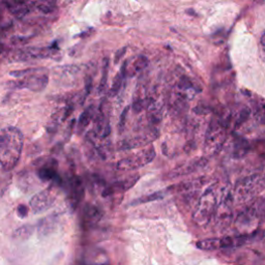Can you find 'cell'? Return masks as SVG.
Wrapping results in <instances>:
<instances>
[{
    "instance_id": "obj_26",
    "label": "cell",
    "mask_w": 265,
    "mask_h": 265,
    "mask_svg": "<svg viewBox=\"0 0 265 265\" xmlns=\"http://www.w3.org/2000/svg\"><path fill=\"white\" fill-rule=\"evenodd\" d=\"M162 197H163L162 193H154V194H151V195L146 196V197H144V198H139V199H137L136 201L131 202V205H132V204L135 205V204L146 203V202H148V201H153V200H156V199H160V198H162Z\"/></svg>"
},
{
    "instance_id": "obj_28",
    "label": "cell",
    "mask_w": 265,
    "mask_h": 265,
    "mask_svg": "<svg viewBox=\"0 0 265 265\" xmlns=\"http://www.w3.org/2000/svg\"><path fill=\"white\" fill-rule=\"evenodd\" d=\"M127 111H128V108H125V110L121 114L120 121H119V130L120 131H122V129H123V126H124V123H125V119H126V115H127Z\"/></svg>"
},
{
    "instance_id": "obj_11",
    "label": "cell",
    "mask_w": 265,
    "mask_h": 265,
    "mask_svg": "<svg viewBox=\"0 0 265 265\" xmlns=\"http://www.w3.org/2000/svg\"><path fill=\"white\" fill-rule=\"evenodd\" d=\"M232 203H233V196L231 192H227L223 195L221 202L217 204L215 210V220L220 227H226L232 218Z\"/></svg>"
},
{
    "instance_id": "obj_3",
    "label": "cell",
    "mask_w": 265,
    "mask_h": 265,
    "mask_svg": "<svg viewBox=\"0 0 265 265\" xmlns=\"http://www.w3.org/2000/svg\"><path fill=\"white\" fill-rule=\"evenodd\" d=\"M263 211V200L260 203H255L242 211L236 221L235 227L240 232V235H251L252 232L258 227Z\"/></svg>"
},
{
    "instance_id": "obj_12",
    "label": "cell",
    "mask_w": 265,
    "mask_h": 265,
    "mask_svg": "<svg viewBox=\"0 0 265 265\" xmlns=\"http://www.w3.org/2000/svg\"><path fill=\"white\" fill-rule=\"evenodd\" d=\"M48 82L49 78L45 74H31L25 76V78L20 81L12 82V86L17 88H27L35 92H41L47 87Z\"/></svg>"
},
{
    "instance_id": "obj_7",
    "label": "cell",
    "mask_w": 265,
    "mask_h": 265,
    "mask_svg": "<svg viewBox=\"0 0 265 265\" xmlns=\"http://www.w3.org/2000/svg\"><path fill=\"white\" fill-rule=\"evenodd\" d=\"M59 186L58 183L52 182L51 187L33 196L29 202L31 209L35 213H42L49 209L56 200Z\"/></svg>"
},
{
    "instance_id": "obj_20",
    "label": "cell",
    "mask_w": 265,
    "mask_h": 265,
    "mask_svg": "<svg viewBox=\"0 0 265 265\" xmlns=\"http://www.w3.org/2000/svg\"><path fill=\"white\" fill-rule=\"evenodd\" d=\"M148 64V59L145 56H139L131 64L130 70H126V74L128 76H135L136 74L143 71Z\"/></svg>"
},
{
    "instance_id": "obj_24",
    "label": "cell",
    "mask_w": 265,
    "mask_h": 265,
    "mask_svg": "<svg viewBox=\"0 0 265 265\" xmlns=\"http://www.w3.org/2000/svg\"><path fill=\"white\" fill-rule=\"evenodd\" d=\"M38 9L42 11L45 14H49L54 11L55 9V3L53 0H40V3L38 4Z\"/></svg>"
},
{
    "instance_id": "obj_5",
    "label": "cell",
    "mask_w": 265,
    "mask_h": 265,
    "mask_svg": "<svg viewBox=\"0 0 265 265\" xmlns=\"http://www.w3.org/2000/svg\"><path fill=\"white\" fill-rule=\"evenodd\" d=\"M154 157H155V150L152 146H149L147 148L142 149L139 152H136L135 154L128 155L120 160L116 165V168L122 171L137 170L151 163L154 160Z\"/></svg>"
},
{
    "instance_id": "obj_14",
    "label": "cell",
    "mask_w": 265,
    "mask_h": 265,
    "mask_svg": "<svg viewBox=\"0 0 265 265\" xmlns=\"http://www.w3.org/2000/svg\"><path fill=\"white\" fill-rule=\"evenodd\" d=\"M157 135H158V132H157L156 128H153L149 132H146L145 135L123 139L122 141L119 142L118 149L119 150H128V149L136 148V147H139L142 145L149 144L150 142H152L153 140H155L157 138Z\"/></svg>"
},
{
    "instance_id": "obj_27",
    "label": "cell",
    "mask_w": 265,
    "mask_h": 265,
    "mask_svg": "<svg viewBox=\"0 0 265 265\" xmlns=\"http://www.w3.org/2000/svg\"><path fill=\"white\" fill-rule=\"evenodd\" d=\"M17 214L20 218H26L28 216V207L24 204H20L18 207H17Z\"/></svg>"
},
{
    "instance_id": "obj_22",
    "label": "cell",
    "mask_w": 265,
    "mask_h": 265,
    "mask_svg": "<svg viewBox=\"0 0 265 265\" xmlns=\"http://www.w3.org/2000/svg\"><path fill=\"white\" fill-rule=\"evenodd\" d=\"M33 232V227L31 225H25L22 226L20 228H18L15 232H14V238L19 240V241H24L27 240Z\"/></svg>"
},
{
    "instance_id": "obj_23",
    "label": "cell",
    "mask_w": 265,
    "mask_h": 265,
    "mask_svg": "<svg viewBox=\"0 0 265 265\" xmlns=\"http://www.w3.org/2000/svg\"><path fill=\"white\" fill-rule=\"evenodd\" d=\"M108 74H109V58H105L103 62V70H102V78L98 85V92H103L106 88L108 82Z\"/></svg>"
},
{
    "instance_id": "obj_9",
    "label": "cell",
    "mask_w": 265,
    "mask_h": 265,
    "mask_svg": "<svg viewBox=\"0 0 265 265\" xmlns=\"http://www.w3.org/2000/svg\"><path fill=\"white\" fill-rule=\"evenodd\" d=\"M36 165L38 167V176L41 180L60 184L61 179L57 172L58 163L55 158L50 156L42 157L36 162Z\"/></svg>"
},
{
    "instance_id": "obj_2",
    "label": "cell",
    "mask_w": 265,
    "mask_h": 265,
    "mask_svg": "<svg viewBox=\"0 0 265 265\" xmlns=\"http://www.w3.org/2000/svg\"><path fill=\"white\" fill-rule=\"evenodd\" d=\"M218 204V195L215 187L207 189L200 197L193 214V222L199 226H206L214 218Z\"/></svg>"
},
{
    "instance_id": "obj_17",
    "label": "cell",
    "mask_w": 265,
    "mask_h": 265,
    "mask_svg": "<svg viewBox=\"0 0 265 265\" xmlns=\"http://www.w3.org/2000/svg\"><path fill=\"white\" fill-rule=\"evenodd\" d=\"M9 9L13 13V15H15L18 18L24 17L29 12L28 5L25 2H23V0H13L9 5Z\"/></svg>"
},
{
    "instance_id": "obj_25",
    "label": "cell",
    "mask_w": 265,
    "mask_h": 265,
    "mask_svg": "<svg viewBox=\"0 0 265 265\" xmlns=\"http://www.w3.org/2000/svg\"><path fill=\"white\" fill-rule=\"evenodd\" d=\"M250 112H251L250 109H248L247 107H245V108H243L241 110V112H240V114H238V116H237V118L235 120V124H234L235 128L240 127L241 125H243V123H245L247 121V119L250 116Z\"/></svg>"
},
{
    "instance_id": "obj_1",
    "label": "cell",
    "mask_w": 265,
    "mask_h": 265,
    "mask_svg": "<svg viewBox=\"0 0 265 265\" xmlns=\"http://www.w3.org/2000/svg\"><path fill=\"white\" fill-rule=\"evenodd\" d=\"M24 144L22 131L15 126L0 130V165L5 171L13 170L18 165Z\"/></svg>"
},
{
    "instance_id": "obj_8",
    "label": "cell",
    "mask_w": 265,
    "mask_h": 265,
    "mask_svg": "<svg viewBox=\"0 0 265 265\" xmlns=\"http://www.w3.org/2000/svg\"><path fill=\"white\" fill-rule=\"evenodd\" d=\"M263 189V179L259 175H252L242 180L235 188V199L238 201H248Z\"/></svg>"
},
{
    "instance_id": "obj_6",
    "label": "cell",
    "mask_w": 265,
    "mask_h": 265,
    "mask_svg": "<svg viewBox=\"0 0 265 265\" xmlns=\"http://www.w3.org/2000/svg\"><path fill=\"white\" fill-rule=\"evenodd\" d=\"M251 235L227 236L223 238H207L197 243V248L202 251H217L221 249H231L245 245Z\"/></svg>"
},
{
    "instance_id": "obj_10",
    "label": "cell",
    "mask_w": 265,
    "mask_h": 265,
    "mask_svg": "<svg viewBox=\"0 0 265 265\" xmlns=\"http://www.w3.org/2000/svg\"><path fill=\"white\" fill-rule=\"evenodd\" d=\"M85 194V187L83 181L78 176H73L69 179L68 182V196H66V201L71 208V210L75 211L78 209L80 204L82 203Z\"/></svg>"
},
{
    "instance_id": "obj_29",
    "label": "cell",
    "mask_w": 265,
    "mask_h": 265,
    "mask_svg": "<svg viewBox=\"0 0 265 265\" xmlns=\"http://www.w3.org/2000/svg\"><path fill=\"white\" fill-rule=\"evenodd\" d=\"M125 52H126V47H124V48H121L120 50H118L117 51V53L115 54V63H117L121 58H122V56L125 54Z\"/></svg>"
},
{
    "instance_id": "obj_16",
    "label": "cell",
    "mask_w": 265,
    "mask_h": 265,
    "mask_svg": "<svg viewBox=\"0 0 265 265\" xmlns=\"http://www.w3.org/2000/svg\"><path fill=\"white\" fill-rule=\"evenodd\" d=\"M139 180V175H135V176H130L124 180L121 181H117L109 187H107L104 191H103V196L107 197V196H111L114 193H118V192H126L129 189H131L134 187L137 181Z\"/></svg>"
},
{
    "instance_id": "obj_15",
    "label": "cell",
    "mask_w": 265,
    "mask_h": 265,
    "mask_svg": "<svg viewBox=\"0 0 265 265\" xmlns=\"http://www.w3.org/2000/svg\"><path fill=\"white\" fill-rule=\"evenodd\" d=\"M103 216H104V211L97 205L87 203L83 207L81 214V225L85 229L91 228L102 220Z\"/></svg>"
},
{
    "instance_id": "obj_19",
    "label": "cell",
    "mask_w": 265,
    "mask_h": 265,
    "mask_svg": "<svg viewBox=\"0 0 265 265\" xmlns=\"http://www.w3.org/2000/svg\"><path fill=\"white\" fill-rule=\"evenodd\" d=\"M56 222H57V219H56L55 217H53V216L43 219V220L40 222V224H39V232H40V234H41V235H47V234H49L50 232H52V230L55 228Z\"/></svg>"
},
{
    "instance_id": "obj_21",
    "label": "cell",
    "mask_w": 265,
    "mask_h": 265,
    "mask_svg": "<svg viewBox=\"0 0 265 265\" xmlns=\"http://www.w3.org/2000/svg\"><path fill=\"white\" fill-rule=\"evenodd\" d=\"M93 117V107L89 106L80 116L79 121H78V130L79 132H81L82 130H84L88 124L90 123L91 119Z\"/></svg>"
},
{
    "instance_id": "obj_18",
    "label": "cell",
    "mask_w": 265,
    "mask_h": 265,
    "mask_svg": "<svg viewBox=\"0 0 265 265\" xmlns=\"http://www.w3.org/2000/svg\"><path fill=\"white\" fill-rule=\"evenodd\" d=\"M126 65H127V62H124L122 68L120 70V72L116 75L114 81H113V84L109 90V95L110 96H115L117 95V93L120 91V88L122 86V83H123V79L126 75Z\"/></svg>"
},
{
    "instance_id": "obj_4",
    "label": "cell",
    "mask_w": 265,
    "mask_h": 265,
    "mask_svg": "<svg viewBox=\"0 0 265 265\" xmlns=\"http://www.w3.org/2000/svg\"><path fill=\"white\" fill-rule=\"evenodd\" d=\"M227 127L228 121H224L223 119L211 120L205 137V150L209 154H216L222 149L227 139Z\"/></svg>"
},
{
    "instance_id": "obj_13",
    "label": "cell",
    "mask_w": 265,
    "mask_h": 265,
    "mask_svg": "<svg viewBox=\"0 0 265 265\" xmlns=\"http://www.w3.org/2000/svg\"><path fill=\"white\" fill-rule=\"evenodd\" d=\"M208 161L206 157H197L195 160H192L191 162L187 163V164H182L178 167H176L175 169H173L169 174L168 177L169 178H177L180 176H186L189 175L191 173L197 172L198 170L203 169L205 166L207 165Z\"/></svg>"
},
{
    "instance_id": "obj_30",
    "label": "cell",
    "mask_w": 265,
    "mask_h": 265,
    "mask_svg": "<svg viewBox=\"0 0 265 265\" xmlns=\"http://www.w3.org/2000/svg\"><path fill=\"white\" fill-rule=\"evenodd\" d=\"M92 81H91V79L89 78V77H87L86 78V84H85V90H86V95L90 92V90H91V86H92Z\"/></svg>"
}]
</instances>
